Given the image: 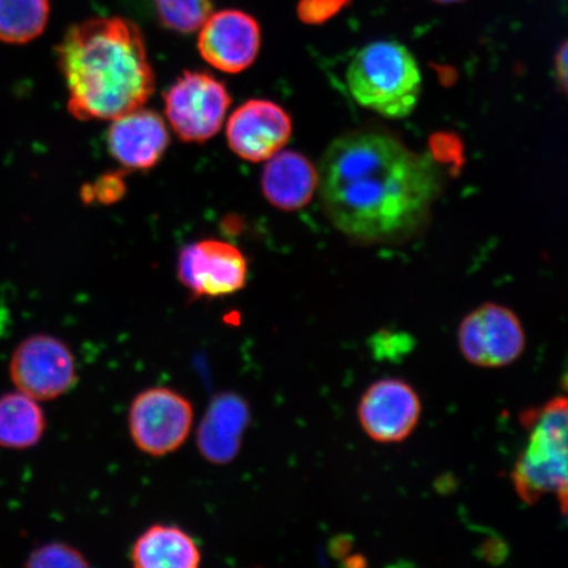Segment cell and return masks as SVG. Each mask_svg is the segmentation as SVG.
Segmentation results:
<instances>
[{
	"label": "cell",
	"mask_w": 568,
	"mask_h": 568,
	"mask_svg": "<svg viewBox=\"0 0 568 568\" xmlns=\"http://www.w3.org/2000/svg\"><path fill=\"white\" fill-rule=\"evenodd\" d=\"M318 190L341 233L358 243H389L422 229L442 174L432 155L410 151L390 134L355 131L326 149Z\"/></svg>",
	"instance_id": "cell-1"
},
{
	"label": "cell",
	"mask_w": 568,
	"mask_h": 568,
	"mask_svg": "<svg viewBox=\"0 0 568 568\" xmlns=\"http://www.w3.org/2000/svg\"><path fill=\"white\" fill-rule=\"evenodd\" d=\"M49 0H0V41L27 44L45 31Z\"/></svg>",
	"instance_id": "cell-18"
},
{
	"label": "cell",
	"mask_w": 568,
	"mask_h": 568,
	"mask_svg": "<svg viewBox=\"0 0 568 568\" xmlns=\"http://www.w3.org/2000/svg\"><path fill=\"white\" fill-rule=\"evenodd\" d=\"M178 278L196 297L232 295L245 286L247 262L236 246L205 240L183 248Z\"/></svg>",
	"instance_id": "cell-10"
},
{
	"label": "cell",
	"mask_w": 568,
	"mask_h": 568,
	"mask_svg": "<svg viewBox=\"0 0 568 568\" xmlns=\"http://www.w3.org/2000/svg\"><path fill=\"white\" fill-rule=\"evenodd\" d=\"M193 404L176 390L153 387L131 404L128 425L134 445L152 457H165L186 443L194 424Z\"/></svg>",
	"instance_id": "cell-5"
},
{
	"label": "cell",
	"mask_w": 568,
	"mask_h": 568,
	"mask_svg": "<svg viewBox=\"0 0 568 568\" xmlns=\"http://www.w3.org/2000/svg\"><path fill=\"white\" fill-rule=\"evenodd\" d=\"M410 337L400 333L381 332L373 339V349L381 359L403 357L410 351Z\"/></svg>",
	"instance_id": "cell-22"
},
{
	"label": "cell",
	"mask_w": 568,
	"mask_h": 568,
	"mask_svg": "<svg viewBox=\"0 0 568 568\" xmlns=\"http://www.w3.org/2000/svg\"><path fill=\"white\" fill-rule=\"evenodd\" d=\"M31 568H88L91 565L80 550L68 544L51 542L34 549L27 559Z\"/></svg>",
	"instance_id": "cell-20"
},
{
	"label": "cell",
	"mask_w": 568,
	"mask_h": 568,
	"mask_svg": "<svg viewBox=\"0 0 568 568\" xmlns=\"http://www.w3.org/2000/svg\"><path fill=\"white\" fill-rule=\"evenodd\" d=\"M567 415L565 396L524 412L521 423L529 430V443L513 471L516 494L524 503L535 506L545 495L556 494L564 515L567 507Z\"/></svg>",
	"instance_id": "cell-4"
},
{
	"label": "cell",
	"mask_w": 568,
	"mask_h": 568,
	"mask_svg": "<svg viewBox=\"0 0 568 568\" xmlns=\"http://www.w3.org/2000/svg\"><path fill=\"white\" fill-rule=\"evenodd\" d=\"M351 0H302L297 4V17L305 24L318 26L335 18L349 6Z\"/></svg>",
	"instance_id": "cell-21"
},
{
	"label": "cell",
	"mask_w": 568,
	"mask_h": 568,
	"mask_svg": "<svg viewBox=\"0 0 568 568\" xmlns=\"http://www.w3.org/2000/svg\"><path fill=\"white\" fill-rule=\"evenodd\" d=\"M567 42H564L562 47L559 48V51L556 55V74L558 78L559 87L565 91L567 89Z\"/></svg>",
	"instance_id": "cell-24"
},
{
	"label": "cell",
	"mask_w": 568,
	"mask_h": 568,
	"mask_svg": "<svg viewBox=\"0 0 568 568\" xmlns=\"http://www.w3.org/2000/svg\"><path fill=\"white\" fill-rule=\"evenodd\" d=\"M354 101L387 119H404L420 99L423 75L406 47L375 41L354 55L346 74Z\"/></svg>",
	"instance_id": "cell-3"
},
{
	"label": "cell",
	"mask_w": 568,
	"mask_h": 568,
	"mask_svg": "<svg viewBox=\"0 0 568 568\" xmlns=\"http://www.w3.org/2000/svg\"><path fill=\"white\" fill-rule=\"evenodd\" d=\"M458 344L470 364L499 368L521 357L527 346V335L521 320L513 310L486 303L462 320Z\"/></svg>",
	"instance_id": "cell-8"
},
{
	"label": "cell",
	"mask_w": 568,
	"mask_h": 568,
	"mask_svg": "<svg viewBox=\"0 0 568 568\" xmlns=\"http://www.w3.org/2000/svg\"><path fill=\"white\" fill-rule=\"evenodd\" d=\"M45 429L47 418L38 400L20 390L0 396V446L31 449L41 442Z\"/></svg>",
	"instance_id": "cell-17"
},
{
	"label": "cell",
	"mask_w": 568,
	"mask_h": 568,
	"mask_svg": "<svg viewBox=\"0 0 568 568\" xmlns=\"http://www.w3.org/2000/svg\"><path fill=\"white\" fill-rule=\"evenodd\" d=\"M422 400L406 381H376L362 395L358 420L375 443L397 444L407 439L422 417Z\"/></svg>",
	"instance_id": "cell-9"
},
{
	"label": "cell",
	"mask_w": 568,
	"mask_h": 568,
	"mask_svg": "<svg viewBox=\"0 0 568 568\" xmlns=\"http://www.w3.org/2000/svg\"><path fill=\"white\" fill-rule=\"evenodd\" d=\"M163 26L174 32L193 33L201 30L212 13L210 0H153Z\"/></svg>",
	"instance_id": "cell-19"
},
{
	"label": "cell",
	"mask_w": 568,
	"mask_h": 568,
	"mask_svg": "<svg viewBox=\"0 0 568 568\" xmlns=\"http://www.w3.org/2000/svg\"><path fill=\"white\" fill-rule=\"evenodd\" d=\"M75 119L115 120L142 109L154 91V73L136 24L94 18L73 24L57 47Z\"/></svg>",
	"instance_id": "cell-2"
},
{
	"label": "cell",
	"mask_w": 568,
	"mask_h": 568,
	"mask_svg": "<svg viewBox=\"0 0 568 568\" xmlns=\"http://www.w3.org/2000/svg\"><path fill=\"white\" fill-rule=\"evenodd\" d=\"M199 52L211 67L236 74L253 65L260 53L261 28L239 10L211 13L199 33Z\"/></svg>",
	"instance_id": "cell-11"
},
{
	"label": "cell",
	"mask_w": 568,
	"mask_h": 568,
	"mask_svg": "<svg viewBox=\"0 0 568 568\" xmlns=\"http://www.w3.org/2000/svg\"><path fill=\"white\" fill-rule=\"evenodd\" d=\"M112 122L110 152L126 169H151L165 153L169 133L158 113L139 109Z\"/></svg>",
	"instance_id": "cell-13"
},
{
	"label": "cell",
	"mask_w": 568,
	"mask_h": 568,
	"mask_svg": "<svg viewBox=\"0 0 568 568\" xmlns=\"http://www.w3.org/2000/svg\"><path fill=\"white\" fill-rule=\"evenodd\" d=\"M13 386L32 399H59L77 385L73 352L62 339L34 335L21 341L10 362Z\"/></svg>",
	"instance_id": "cell-7"
},
{
	"label": "cell",
	"mask_w": 568,
	"mask_h": 568,
	"mask_svg": "<svg viewBox=\"0 0 568 568\" xmlns=\"http://www.w3.org/2000/svg\"><path fill=\"white\" fill-rule=\"evenodd\" d=\"M248 422L251 412L243 397L236 394L217 395L199 425V452L211 464H230L241 449Z\"/></svg>",
	"instance_id": "cell-14"
},
{
	"label": "cell",
	"mask_w": 568,
	"mask_h": 568,
	"mask_svg": "<svg viewBox=\"0 0 568 568\" xmlns=\"http://www.w3.org/2000/svg\"><path fill=\"white\" fill-rule=\"evenodd\" d=\"M318 189V170L305 155L281 151L267 160L262 190L274 207L297 211L308 205Z\"/></svg>",
	"instance_id": "cell-15"
},
{
	"label": "cell",
	"mask_w": 568,
	"mask_h": 568,
	"mask_svg": "<svg viewBox=\"0 0 568 568\" xmlns=\"http://www.w3.org/2000/svg\"><path fill=\"white\" fill-rule=\"evenodd\" d=\"M293 134V120L281 105L248 101L232 113L226 139L239 158L262 162L282 151Z\"/></svg>",
	"instance_id": "cell-12"
},
{
	"label": "cell",
	"mask_w": 568,
	"mask_h": 568,
	"mask_svg": "<svg viewBox=\"0 0 568 568\" xmlns=\"http://www.w3.org/2000/svg\"><path fill=\"white\" fill-rule=\"evenodd\" d=\"M131 560L136 568H196L202 564V552L186 531L158 524L134 542Z\"/></svg>",
	"instance_id": "cell-16"
},
{
	"label": "cell",
	"mask_w": 568,
	"mask_h": 568,
	"mask_svg": "<svg viewBox=\"0 0 568 568\" xmlns=\"http://www.w3.org/2000/svg\"><path fill=\"white\" fill-rule=\"evenodd\" d=\"M438 3H457L462 2V0H436Z\"/></svg>",
	"instance_id": "cell-26"
},
{
	"label": "cell",
	"mask_w": 568,
	"mask_h": 568,
	"mask_svg": "<svg viewBox=\"0 0 568 568\" xmlns=\"http://www.w3.org/2000/svg\"><path fill=\"white\" fill-rule=\"evenodd\" d=\"M351 541L347 538L338 537L331 545V550L336 557H343L351 549Z\"/></svg>",
	"instance_id": "cell-25"
},
{
	"label": "cell",
	"mask_w": 568,
	"mask_h": 568,
	"mask_svg": "<svg viewBox=\"0 0 568 568\" xmlns=\"http://www.w3.org/2000/svg\"><path fill=\"white\" fill-rule=\"evenodd\" d=\"M232 99L224 84L201 71H186L165 95V112L183 141L204 142L222 130Z\"/></svg>",
	"instance_id": "cell-6"
},
{
	"label": "cell",
	"mask_w": 568,
	"mask_h": 568,
	"mask_svg": "<svg viewBox=\"0 0 568 568\" xmlns=\"http://www.w3.org/2000/svg\"><path fill=\"white\" fill-rule=\"evenodd\" d=\"M125 193V184L120 178L115 174L105 175L101 178L97 183L92 184V186L84 187L83 197L84 201H91V199H97V201L110 204L113 202H118L120 197H122Z\"/></svg>",
	"instance_id": "cell-23"
}]
</instances>
